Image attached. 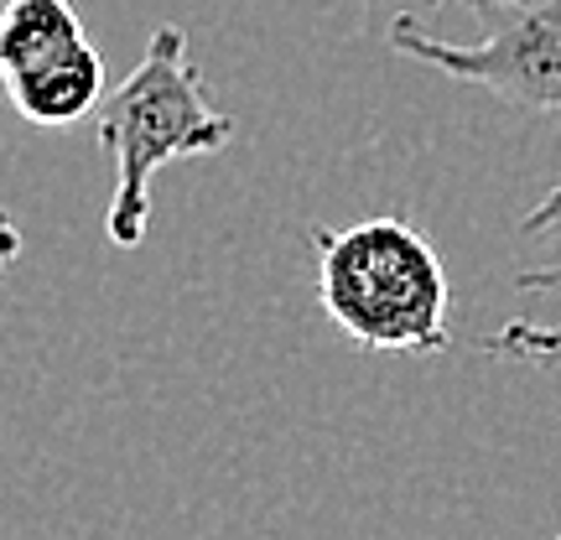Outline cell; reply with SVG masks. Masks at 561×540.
Instances as JSON below:
<instances>
[{
  "label": "cell",
  "mask_w": 561,
  "mask_h": 540,
  "mask_svg": "<svg viewBox=\"0 0 561 540\" xmlns=\"http://www.w3.org/2000/svg\"><path fill=\"white\" fill-rule=\"evenodd\" d=\"M234 120L208 104L198 62L187 58L182 26H157L136 73L115 83L100 104V146L115 166V193L104 234L115 250H136L151 219V177L178 157L224 151Z\"/></svg>",
  "instance_id": "obj_1"
},
{
  "label": "cell",
  "mask_w": 561,
  "mask_h": 540,
  "mask_svg": "<svg viewBox=\"0 0 561 540\" xmlns=\"http://www.w3.org/2000/svg\"><path fill=\"white\" fill-rule=\"evenodd\" d=\"M318 301L339 333L375 354L447 348V271L432 240L405 219H364L354 229H312Z\"/></svg>",
  "instance_id": "obj_2"
},
{
  "label": "cell",
  "mask_w": 561,
  "mask_h": 540,
  "mask_svg": "<svg viewBox=\"0 0 561 540\" xmlns=\"http://www.w3.org/2000/svg\"><path fill=\"white\" fill-rule=\"evenodd\" d=\"M483 21L479 42H442L416 16H396L390 47L494 100L561 115V0H462Z\"/></svg>",
  "instance_id": "obj_3"
},
{
  "label": "cell",
  "mask_w": 561,
  "mask_h": 540,
  "mask_svg": "<svg viewBox=\"0 0 561 540\" xmlns=\"http://www.w3.org/2000/svg\"><path fill=\"white\" fill-rule=\"evenodd\" d=\"M73 0H5L0 5V83H21L83 47Z\"/></svg>",
  "instance_id": "obj_4"
},
{
  "label": "cell",
  "mask_w": 561,
  "mask_h": 540,
  "mask_svg": "<svg viewBox=\"0 0 561 540\" xmlns=\"http://www.w3.org/2000/svg\"><path fill=\"white\" fill-rule=\"evenodd\" d=\"M5 94L16 104V115L37 130H62V125H79L83 115H94L110 94V79H104V58L83 42L79 53H68L62 62L42 68L32 79L5 83Z\"/></svg>",
  "instance_id": "obj_5"
},
{
  "label": "cell",
  "mask_w": 561,
  "mask_h": 540,
  "mask_svg": "<svg viewBox=\"0 0 561 540\" xmlns=\"http://www.w3.org/2000/svg\"><path fill=\"white\" fill-rule=\"evenodd\" d=\"M483 354L494 359H520V364H557L561 369V328H546V322H504L494 338H483Z\"/></svg>",
  "instance_id": "obj_6"
},
{
  "label": "cell",
  "mask_w": 561,
  "mask_h": 540,
  "mask_svg": "<svg viewBox=\"0 0 561 540\" xmlns=\"http://www.w3.org/2000/svg\"><path fill=\"white\" fill-rule=\"evenodd\" d=\"M520 229H525V234L561 229V187H551V193H546V198L525 214ZM515 286H520V291H557V297H561V265H546V271H520V276H515Z\"/></svg>",
  "instance_id": "obj_7"
},
{
  "label": "cell",
  "mask_w": 561,
  "mask_h": 540,
  "mask_svg": "<svg viewBox=\"0 0 561 540\" xmlns=\"http://www.w3.org/2000/svg\"><path fill=\"white\" fill-rule=\"evenodd\" d=\"M16 255H21V229L5 219V214H0V271L16 261Z\"/></svg>",
  "instance_id": "obj_8"
},
{
  "label": "cell",
  "mask_w": 561,
  "mask_h": 540,
  "mask_svg": "<svg viewBox=\"0 0 561 540\" xmlns=\"http://www.w3.org/2000/svg\"><path fill=\"white\" fill-rule=\"evenodd\" d=\"M557 540H561V536H557Z\"/></svg>",
  "instance_id": "obj_9"
}]
</instances>
